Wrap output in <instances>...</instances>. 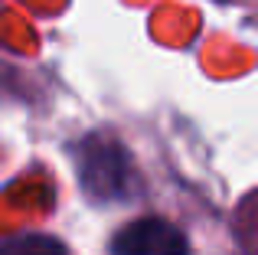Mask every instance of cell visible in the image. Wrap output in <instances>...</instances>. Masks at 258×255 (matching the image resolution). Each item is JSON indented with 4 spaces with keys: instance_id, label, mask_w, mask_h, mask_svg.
I'll list each match as a JSON object with an SVG mask.
<instances>
[{
    "instance_id": "3957f363",
    "label": "cell",
    "mask_w": 258,
    "mask_h": 255,
    "mask_svg": "<svg viewBox=\"0 0 258 255\" xmlns=\"http://www.w3.org/2000/svg\"><path fill=\"white\" fill-rule=\"evenodd\" d=\"M0 255H66V249L49 236H17L0 242Z\"/></svg>"
},
{
    "instance_id": "7a4b0ae2",
    "label": "cell",
    "mask_w": 258,
    "mask_h": 255,
    "mask_svg": "<svg viewBox=\"0 0 258 255\" xmlns=\"http://www.w3.org/2000/svg\"><path fill=\"white\" fill-rule=\"evenodd\" d=\"M111 255H189V242L183 236V229H176L173 223L160 216H144L134 223L121 226L114 232Z\"/></svg>"
},
{
    "instance_id": "6da1fadb",
    "label": "cell",
    "mask_w": 258,
    "mask_h": 255,
    "mask_svg": "<svg viewBox=\"0 0 258 255\" xmlns=\"http://www.w3.org/2000/svg\"><path fill=\"white\" fill-rule=\"evenodd\" d=\"M76 173L79 183H82L88 200H121L127 197V186H131V157L118 141L105 138V134H88L85 141H79L76 151Z\"/></svg>"
}]
</instances>
